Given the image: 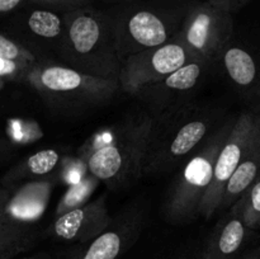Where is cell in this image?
<instances>
[{
    "mask_svg": "<svg viewBox=\"0 0 260 259\" xmlns=\"http://www.w3.org/2000/svg\"><path fill=\"white\" fill-rule=\"evenodd\" d=\"M66 254H68V253H66ZM66 254H63V255H61V256H58V258H56V256H53L52 254L40 253V254H35V255L25 256V258H22V259H65Z\"/></svg>",
    "mask_w": 260,
    "mask_h": 259,
    "instance_id": "cell-27",
    "label": "cell"
},
{
    "mask_svg": "<svg viewBox=\"0 0 260 259\" xmlns=\"http://www.w3.org/2000/svg\"><path fill=\"white\" fill-rule=\"evenodd\" d=\"M235 259H260V244L248 246L245 250L241 251Z\"/></svg>",
    "mask_w": 260,
    "mask_h": 259,
    "instance_id": "cell-25",
    "label": "cell"
},
{
    "mask_svg": "<svg viewBox=\"0 0 260 259\" xmlns=\"http://www.w3.org/2000/svg\"><path fill=\"white\" fill-rule=\"evenodd\" d=\"M193 2L127 0L108 8L121 62L135 53L173 41Z\"/></svg>",
    "mask_w": 260,
    "mask_h": 259,
    "instance_id": "cell-4",
    "label": "cell"
},
{
    "mask_svg": "<svg viewBox=\"0 0 260 259\" xmlns=\"http://www.w3.org/2000/svg\"><path fill=\"white\" fill-rule=\"evenodd\" d=\"M234 32L235 23L231 10L194 0L173 40L182 43L193 57L212 66L220 62L221 56L233 42Z\"/></svg>",
    "mask_w": 260,
    "mask_h": 259,
    "instance_id": "cell-8",
    "label": "cell"
},
{
    "mask_svg": "<svg viewBox=\"0 0 260 259\" xmlns=\"http://www.w3.org/2000/svg\"><path fill=\"white\" fill-rule=\"evenodd\" d=\"M3 30L47 62H58L66 37L65 12L29 4L9 17Z\"/></svg>",
    "mask_w": 260,
    "mask_h": 259,
    "instance_id": "cell-9",
    "label": "cell"
},
{
    "mask_svg": "<svg viewBox=\"0 0 260 259\" xmlns=\"http://www.w3.org/2000/svg\"><path fill=\"white\" fill-rule=\"evenodd\" d=\"M251 234L253 230L229 211L216 223L203 246H201V259H235L248 248Z\"/></svg>",
    "mask_w": 260,
    "mask_h": 259,
    "instance_id": "cell-16",
    "label": "cell"
},
{
    "mask_svg": "<svg viewBox=\"0 0 260 259\" xmlns=\"http://www.w3.org/2000/svg\"><path fill=\"white\" fill-rule=\"evenodd\" d=\"M55 178L0 189V259H14L43 239L41 221L50 203Z\"/></svg>",
    "mask_w": 260,
    "mask_h": 259,
    "instance_id": "cell-5",
    "label": "cell"
},
{
    "mask_svg": "<svg viewBox=\"0 0 260 259\" xmlns=\"http://www.w3.org/2000/svg\"><path fill=\"white\" fill-rule=\"evenodd\" d=\"M62 155L56 149H43L28 156L23 161L8 170L2 179L3 187L23 184L48 178L50 173L55 172L61 164Z\"/></svg>",
    "mask_w": 260,
    "mask_h": 259,
    "instance_id": "cell-18",
    "label": "cell"
},
{
    "mask_svg": "<svg viewBox=\"0 0 260 259\" xmlns=\"http://www.w3.org/2000/svg\"><path fill=\"white\" fill-rule=\"evenodd\" d=\"M112 223L113 220L103 195L81 207L55 217L53 222L45 229L43 238L63 243H88L108 230Z\"/></svg>",
    "mask_w": 260,
    "mask_h": 259,
    "instance_id": "cell-13",
    "label": "cell"
},
{
    "mask_svg": "<svg viewBox=\"0 0 260 259\" xmlns=\"http://www.w3.org/2000/svg\"><path fill=\"white\" fill-rule=\"evenodd\" d=\"M192 60L189 51L175 40L135 53L122 62L121 89L134 95L142 86L161 80Z\"/></svg>",
    "mask_w": 260,
    "mask_h": 259,
    "instance_id": "cell-11",
    "label": "cell"
},
{
    "mask_svg": "<svg viewBox=\"0 0 260 259\" xmlns=\"http://www.w3.org/2000/svg\"><path fill=\"white\" fill-rule=\"evenodd\" d=\"M29 4V0H0V13L3 17H12Z\"/></svg>",
    "mask_w": 260,
    "mask_h": 259,
    "instance_id": "cell-23",
    "label": "cell"
},
{
    "mask_svg": "<svg viewBox=\"0 0 260 259\" xmlns=\"http://www.w3.org/2000/svg\"><path fill=\"white\" fill-rule=\"evenodd\" d=\"M234 88L251 106L260 112V55L246 46L229 45L220 62Z\"/></svg>",
    "mask_w": 260,
    "mask_h": 259,
    "instance_id": "cell-14",
    "label": "cell"
},
{
    "mask_svg": "<svg viewBox=\"0 0 260 259\" xmlns=\"http://www.w3.org/2000/svg\"><path fill=\"white\" fill-rule=\"evenodd\" d=\"M238 116L228 117L222 126L182 165L161 205V216L174 226L187 225L200 216L202 201L210 188L215 164Z\"/></svg>",
    "mask_w": 260,
    "mask_h": 259,
    "instance_id": "cell-7",
    "label": "cell"
},
{
    "mask_svg": "<svg viewBox=\"0 0 260 259\" xmlns=\"http://www.w3.org/2000/svg\"><path fill=\"white\" fill-rule=\"evenodd\" d=\"M260 131V112L249 109L238 114L223 142L215 164L213 179L200 208L201 217L210 220L218 210L228 182L245 157L249 147Z\"/></svg>",
    "mask_w": 260,
    "mask_h": 259,
    "instance_id": "cell-10",
    "label": "cell"
},
{
    "mask_svg": "<svg viewBox=\"0 0 260 259\" xmlns=\"http://www.w3.org/2000/svg\"><path fill=\"white\" fill-rule=\"evenodd\" d=\"M228 119L207 102L189 99L155 117L144 161V175H164L182 165Z\"/></svg>",
    "mask_w": 260,
    "mask_h": 259,
    "instance_id": "cell-1",
    "label": "cell"
},
{
    "mask_svg": "<svg viewBox=\"0 0 260 259\" xmlns=\"http://www.w3.org/2000/svg\"><path fill=\"white\" fill-rule=\"evenodd\" d=\"M230 212L240 217L250 230L260 229V177L236 201Z\"/></svg>",
    "mask_w": 260,
    "mask_h": 259,
    "instance_id": "cell-21",
    "label": "cell"
},
{
    "mask_svg": "<svg viewBox=\"0 0 260 259\" xmlns=\"http://www.w3.org/2000/svg\"><path fill=\"white\" fill-rule=\"evenodd\" d=\"M101 183L102 182L95 175L88 173L78 183L69 185L68 190L63 193L62 197L58 201L57 206H56L55 217H58V216L63 215L69 211H73L90 202L91 196Z\"/></svg>",
    "mask_w": 260,
    "mask_h": 259,
    "instance_id": "cell-20",
    "label": "cell"
},
{
    "mask_svg": "<svg viewBox=\"0 0 260 259\" xmlns=\"http://www.w3.org/2000/svg\"><path fill=\"white\" fill-rule=\"evenodd\" d=\"M112 2H127V0H112ZM203 2L212 3V4L218 5V7L226 8V9L231 10L233 13L238 12L241 8L245 7L250 0H203Z\"/></svg>",
    "mask_w": 260,
    "mask_h": 259,
    "instance_id": "cell-24",
    "label": "cell"
},
{
    "mask_svg": "<svg viewBox=\"0 0 260 259\" xmlns=\"http://www.w3.org/2000/svg\"><path fill=\"white\" fill-rule=\"evenodd\" d=\"M29 2L30 4L51 8V9L60 10V12H68V10L89 5L93 3L90 0H29Z\"/></svg>",
    "mask_w": 260,
    "mask_h": 259,
    "instance_id": "cell-22",
    "label": "cell"
},
{
    "mask_svg": "<svg viewBox=\"0 0 260 259\" xmlns=\"http://www.w3.org/2000/svg\"><path fill=\"white\" fill-rule=\"evenodd\" d=\"M90 2H95V0H90Z\"/></svg>",
    "mask_w": 260,
    "mask_h": 259,
    "instance_id": "cell-28",
    "label": "cell"
},
{
    "mask_svg": "<svg viewBox=\"0 0 260 259\" xmlns=\"http://www.w3.org/2000/svg\"><path fill=\"white\" fill-rule=\"evenodd\" d=\"M141 230L142 221L139 217L113 221L111 228L98 238L78 244L68 251L65 259H118L136 243Z\"/></svg>",
    "mask_w": 260,
    "mask_h": 259,
    "instance_id": "cell-15",
    "label": "cell"
},
{
    "mask_svg": "<svg viewBox=\"0 0 260 259\" xmlns=\"http://www.w3.org/2000/svg\"><path fill=\"white\" fill-rule=\"evenodd\" d=\"M210 68L208 63L194 58L161 80L142 86L134 95L146 104L155 118L172 107L193 99V91Z\"/></svg>",
    "mask_w": 260,
    "mask_h": 259,
    "instance_id": "cell-12",
    "label": "cell"
},
{
    "mask_svg": "<svg viewBox=\"0 0 260 259\" xmlns=\"http://www.w3.org/2000/svg\"><path fill=\"white\" fill-rule=\"evenodd\" d=\"M200 251L201 248H189L180 253L177 259H201Z\"/></svg>",
    "mask_w": 260,
    "mask_h": 259,
    "instance_id": "cell-26",
    "label": "cell"
},
{
    "mask_svg": "<svg viewBox=\"0 0 260 259\" xmlns=\"http://www.w3.org/2000/svg\"><path fill=\"white\" fill-rule=\"evenodd\" d=\"M50 108L78 113L103 106L121 89L118 79L91 76L60 62H42L29 74L27 83Z\"/></svg>",
    "mask_w": 260,
    "mask_h": 259,
    "instance_id": "cell-6",
    "label": "cell"
},
{
    "mask_svg": "<svg viewBox=\"0 0 260 259\" xmlns=\"http://www.w3.org/2000/svg\"><path fill=\"white\" fill-rule=\"evenodd\" d=\"M260 177V131L249 147L245 157L236 172L228 182L223 192L222 201L217 211H225L233 207L234 203L243 196V193Z\"/></svg>",
    "mask_w": 260,
    "mask_h": 259,
    "instance_id": "cell-19",
    "label": "cell"
},
{
    "mask_svg": "<svg viewBox=\"0 0 260 259\" xmlns=\"http://www.w3.org/2000/svg\"><path fill=\"white\" fill-rule=\"evenodd\" d=\"M66 37L58 62L104 79H118L121 58L108 9L91 4L65 12Z\"/></svg>",
    "mask_w": 260,
    "mask_h": 259,
    "instance_id": "cell-3",
    "label": "cell"
},
{
    "mask_svg": "<svg viewBox=\"0 0 260 259\" xmlns=\"http://www.w3.org/2000/svg\"><path fill=\"white\" fill-rule=\"evenodd\" d=\"M152 123L149 112H139L99 128L80 149L88 156L89 173L112 190L137 182L144 175Z\"/></svg>",
    "mask_w": 260,
    "mask_h": 259,
    "instance_id": "cell-2",
    "label": "cell"
},
{
    "mask_svg": "<svg viewBox=\"0 0 260 259\" xmlns=\"http://www.w3.org/2000/svg\"><path fill=\"white\" fill-rule=\"evenodd\" d=\"M42 62L47 61L3 30L0 35V78L3 83H27L29 74Z\"/></svg>",
    "mask_w": 260,
    "mask_h": 259,
    "instance_id": "cell-17",
    "label": "cell"
}]
</instances>
